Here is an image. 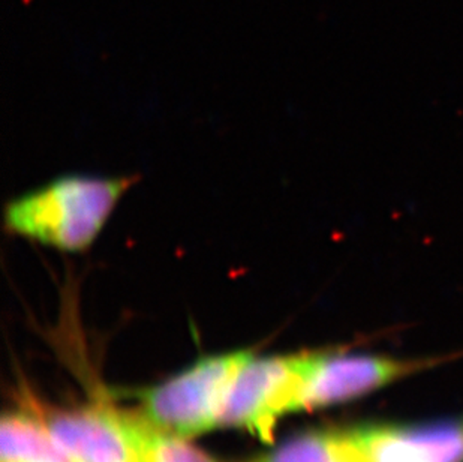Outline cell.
I'll list each match as a JSON object with an SVG mask.
<instances>
[{"label": "cell", "mask_w": 463, "mask_h": 462, "mask_svg": "<svg viewBox=\"0 0 463 462\" xmlns=\"http://www.w3.org/2000/svg\"><path fill=\"white\" fill-rule=\"evenodd\" d=\"M132 185L131 176H61L9 201L5 228L61 253H84Z\"/></svg>", "instance_id": "6da1fadb"}, {"label": "cell", "mask_w": 463, "mask_h": 462, "mask_svg": "<svg viewBox=\"0 0 463 462\" xmlns=\"http://www.w3.org/2000/svg\"><path fill=\"white\" fill-rule=\"evenodd\" d=\"M250 351L203 358L141 395V418L159 431L191 438L218 427L223 402Z\"/></svg>", "instance_id": "7a4b0ae2"}, {"label": "cell", "mask_w": 463, "mask_h": 462, "mask_svg": "<svg viewBox=\"0 0 463 462\" xmlns=\"http://www.w3.org/2000/svg\"><path fill=\"white\" fill-rule=\"evenodd\" d=\"M319 353L250 361L237 372L223 402L221 427L239 428L269 441L282 416L298 411L303 386Z\"/></svg>", "instance_id": "3957f363"}, {"label": "cell", "mask_w": 463, "mask_h": 462, "mask_svg": "<svg viewBox=\"0 0 463 462\" xmlns=\"http://www.w3.org/2000/svg\"><path fill=\"white\" fill-rule=\"evenodd\" d=\"M40 416L70 462H143L132 415L92 406Z\"/></svg>", "instance_id": "277c9868"}, {"label": "cell", "mask_w": 463, "mask_h": 462, "mask_svg": "<svg viewBox=\"0 0 463 462\" xmlns=\"http://www.w3.org/2000/svg\"><path fill=\"white\" fill-rule=\"evenodd\" d=\"M417 368L414 363L369 354L319 353L303 386L298 411L350 401L393 383Z\"/></svg>", "instance_id": "5b68a950"}, {"label": "cell", "mask_w": 463, "mask_h": 462, "mask_svg": "<svg viewBox=\"0 0 463 462\" xmlns=\"http://www.w3.org/2000/svg\"><path fill=\"white\" fill-rule=\"evenodd\" d=\"M367 462H463V419L419 427L348 431Z\"/></svg>", "instance_id": "8992f818"}, {"label": "cell", "mask_w": 463, "mask_h": 462, "mask_svg": "<svg viewBox=\"0 0 463 462\" xmlns=\"http://www.w3.org/2000/svg\"><path fill=\"white\" fill-rule=\"evenodd\" d=\"M0 462H70L36 413L13 411L0 425Z\"/></svg>", "instance_id": "52a82bcc"}, {"label": "cell", "mask_w": 463, "mask_h": 462, "mask_svg": "<svg viewBox=\"0 0 463 462\" xmlns=\"http://www.w3.org/2000/svg\"><path fill=\"white\" fill-rule=\"evenodd\" d=\"M245 462H367L346 432L310 431Z\"/></svg>", "instance_id": "ba28073f"}, {"label": "cell", "mask_w": 463, "mask_h": 462, "mask_svg": "<svg viewBox=\"0 0 463 462\" xmlns=\"http://www.w3.org/2000/svg\"><path fill=\"white\" fill-rule=\"evenodd\" d=\"M132 419L143 462H219L189 445L188 438L159 431L140 415H132Z\"/></svg>", "instance_id": "9c48e42d"}]
</instances>
